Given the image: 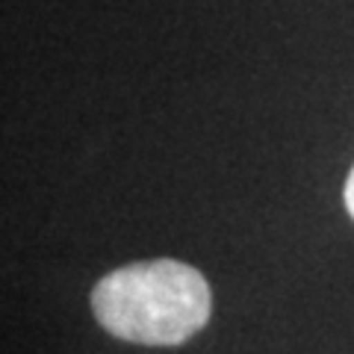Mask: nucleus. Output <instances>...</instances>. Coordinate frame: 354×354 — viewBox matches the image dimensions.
<instances>
[{
    "label": "nucleus",
    "mask_w": 354,
    "mask_h": 354,
    "mask_svg": "<svg viewBox=\"0 0 354 354\" xmlns=\"http://www.w3.org/2000/svg\"><path fill=\"white\" fill-rule=\"evenodd\" d=\"M92 313L106 334L139 346H180L213 313L201 272L180 260H142L104 274L92 290Z\"/></svg>",
    "instance_id": "nucleus-1"
},
{
    "label": "nucleus",
    "mask_w": 354,
    "mask_h": 354,
    "mask_svg": "<svg viewBox=\"0 0 354 354\" xmlns=\"http://www.w3.org/2000/svg\"><path fill=\"white\" fill-rule=\"evenodd\" d=\"M342 201H346L348 216L354 218V169H351V171H348V177H346V189H342Z\"/></svg>",
    "instance_id": "nucleus-2"
}]
</instances>
